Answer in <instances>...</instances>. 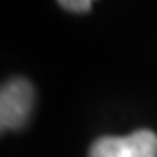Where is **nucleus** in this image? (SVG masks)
<instances>
[{"instance_id":"1","label":"nucleus","mask_w":157,"mask_h":157,"mask_svg":"<svg viewBox=\"0 0 157 157\" xmlns=\"http://www.w3.org/2000/svg\"><path fill=\"white\" fill-rule=\"evenodd\" d=\"M35 104V88L27 78H12L0 90V127L17 131L29 121Z\"/></svg>"},{"instance_id":"2","label":"nucleus","mask_w":157,"mask_h":157,"mask_svg":"<svg viewBox=\"0 0 157 157\" xmlns=\"http://www.w3.org/2000/svg\"><path fill=\"white\" fill-rule=\"evenodd\" d=\"M88 157H157V135L139 128L127 137H100L92 143Z\"/></svg>"},{"instance_id":"3","label":"nucleus","mask_w":157,"mask_h":157,"mask_svg":"<svg viewBox=\"0 0 157 157\" xmlns=\"http://www.w3.org/2000/svg\"><path fill=\"white\" fill-rule=\"evenodd\" d=\"M57 2L70 12H88L94 0H57Z\"/></svg>"}]
</instances>
